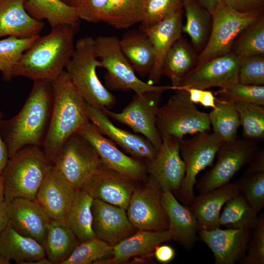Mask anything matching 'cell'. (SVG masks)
I'll list each match as a JSON object with an SVG mask.
<instances>
[{"instance_id":"obj_15","label":"cell","mask_w":264,"mask_h":264,"mask_svg":"<svg viewBox=\"0 0 264 264\" xmlns=\"http://www.w3.org/2000/svg\"><path fill=\"white\" fill-rule=\"evenodd\" d=\"M155 157L146 160L147 172L163 192L169 191L176 195L179 190L186 171L185 164L179 152L181 140L164 136Z\"/></svg>"},{"instance_id":"obj_44","label":"cell","mask_w":264,"mask_h":264,"mask_svg":"<svg viewBox=\"0 0 264 264\" xmlns=\"http://www.w3.org/2000/svg\"><path fill=\"white\" fill-rule=\"evenodd\" d=\"M219 93L223 100L232 103L248 102L264 106V86L237 83L220 88Z\"/></svg>"},{"instance_id":"obj_26","label":"cell","mask_w":264,"mask_h":264,"mask_svg":"<svg viewBox=\"0 0 264 264\" xmlns=\"http://www.w3.org/2000/svg\"><path fill=\"white\" fill-rule=\"evenodd\" d=\"M25 0H0V38H28L39 35L44 23L31 17L24 8Z\"/></svg>"},{"instance_id":"obj_53","label":"cell","mask_w":264,"mask_h":264,"mask_svg":"<svg viewBox=\"0 0 264 264\" xmlns=\"http://www.w3.org/2000/svg\"><path fill=\"white\" fill-rule=\"evenodd\" d=\"M211 14L222 3L221 0H197Z\"/></svg>"},{"instance_id":"obj_46","label":"cell","mask_w":264,"mask_h":264,"mask_svg":"<svg viewBox=\"0 0 264 264\" xmlns=\"http://www.w3.org/2000/svg\"><path fill=\"white\" fill-rule=\"evenodd\" d=\"M247 254L240 261L242 264H264V214L259 217L258 224L253 230L247 248Z\"/></svg>"},{"instance_id":"obj_51","label":"cell","mask_w":264,"mask_h":264,"mask_svg":"<svg viewBox=\"0 0 264 264\" xmlns=\"http://www.w3.org/2000/svg\"><path fill=\"white\" fill-rule=\"evenodd\" d=\"M9 202L5 200L0 202V234L9 223Z\"/></svg>"},{"instance_id":"obj_30","label":"cell","mask_w":264,"mask_h":264,"mask_svg":"<svg viewBox=\"0 0 264 264\" xmlns=\"http://www.w3.org/2000/svg\"><path fill=\"white\" fill-rule=\"evenodd\" d=\"M79 243L65 219H51L44 247L52 264H62Z\"/></svg>"},{"instance_id":"obj_11","label":"cell","mask_w":264,"mask_h":264,"mask_svg":"<svg viewBox=\"0 0 264 264\" xmlns=\"http://www.w3.org/2000/svg\"><path fill=\"white\" fill-rule=\"evenodd\" d=\"M163 93L150 91L135 93L122 111L116 112L106 110L104 112L114 121L129 127L135 133L141 134L157 151L162 143L156 121Z\"/></svg>"},{"instance_id":"obj_20","label":"cell","mask_w":264,"mask_h":264,"mask_svg":"<svg viewBox=\"0 0 264 264\" xmlns=\"http://www.w3.org/2000/svg\"><path fill=\"white\" fill-rule=\"evenodd\" d=\"M50 220L34 200L16 198L9 202L11 226L20 234L37 241L43 246Z\"/></svg>"},{"instance_id":"obj_10","label":"cell","mask_w":264,"mask_h":264,"mask_svg":"<svg viewBox=\"0 0 264 264\" xmlns=\"http://www.w3.org/2000/svg\"><path fill=\"white\" fill-rule=\"evenodd\" d=\"M263 13H243L223 3L212 13V25L205 46L197 57L195 66L230 52L238 36Z\"/></svg>"},{"instance_id":"obj_19","label":"cell","mask_w":264,"mask_h":264,"mask_svg":"<svg viewBox=\"0 0 264 264\" xmlns=\"http://www.w3.org/2000/svg\"><path fill=\"white\" fill-rule=\"evenodd\" d=\"M86 109L90 122L99 131L133 157L151 160L155 157L156 149L145 137L116 127L105 112L87 103Z\"/></svg>"},{"instance_id":"obj_37","label":"cell","mask_w":264,"mask_h":264,"mask_svg":"<svg viewBox=\"0 0 264 264\" xmlns=\"http://www.w3.org/2000/svg\"><path fill=\"white\" fill-rule=\"evenodd\" d=\"M258 212L241 195L230 198L224 205L219 222L230 229L256 228L259 221Z\"/></svg>"},{"instance_id":"obj_56","label":"cell","mask_w":264,"mask_h":264,"mask_svg":"<svg viewBox=\"0 0 264 264\" xmlns=\"http://www.w3.org/2000/svg\"><path fill=\"white\" fill-rule=\"evenodd\" d=\"M11 261L0 254V264H9Z\"/></svg>"},{"instance_id":"obj_7","label":"cell","mask_w":264,"mask_h":264,"mask_svg":"<svg viewBox=\"0 0 264 264\" xmlns=\"http://www.w3.org/2000/svg\"><path fill=\"white\" fill-rule=\"evenodd\" d=\"M175 91L158 110L156 125L161 137L171 136L181 141L187 134L209 131L208 113L197 109L186 90Z\"/></svg>"},{"instance_id":"obj_29","label":"cell","mask_w":264,"mask_h":264,"mask_svg":"<svg viewBox=\"0 0 264 264\" xmlns=\"http://www.w3.org/2000/svg\"><path fill=\"white\" fill-rule=\"evenodd\" d=\"M119 44L135 72L141 77L149 76L154 66L155 53L147 34L140 29L127 31Z\"/></svg>"},{"instance_id":"obj_1","label":"cell","mask_w":264,"mask_h":264,"mask_svg":"<svg viewBox=\"0 0 264 264\" xmlns=\"http://www.w3.org/2000/svg\"><path fill=\"white\" fill-rule=\"evenodd\" d=\"M53 98L51 81H34L20 111L12 118L2 120L0 133L9 158L25 147L42 148L50 122Z\"/></svg>"},{"instance_id":"obj_25","label":"cell","mask_w":264,"mask_h":264,"mask_svg":"<svg viewBox=\"0 0 264 264\" xmlns=\"http://www.w3.org/2000/svg\"><path fill=\"white\" fill-rule=\"evenodd\" d=\"M161 203L169 218L172 240L187 249H191L197 241L199 231L195 216L189 207L180 203L170 191L163 192Z\"/></svg>"},{"instance_id":"obj_27","label":"cell","mask_w":264,"mask_h":264,"mask_svg":"<svg viewBox=\"0 0 264 264\" xmlns=\"http://www.w3.org/2000/svg\"><path fill=\"white\" fill-rule=\"evenodd\" d=\"M172 240L170 230L149 231L138 230L131 236L112 247V258L103 261L119 264L132 257H147L153 254L155 248L162 242Z\"/></svg>"},{"instance_id":"obj_39","label":"cell","mask_w":264,"mask_h":264,"mask_svg":"<svg viewBox=\"0 0 264 264\" xmlns=\"http://www.w3.org/2000/svg\"><path fill=\"white\" fill-rule=\"evenodd\" d=\"M230 52L241 61L256 55H264V17L263 14L236 38Z\"/></svg>"},{"instance_id":"obj_36","label":"cell","mask_w":264,"mask_h":264,"mask_svg":"<svg viewBox=\"0 0 264 264\" xmlns=\"http://www.w3.org/2000/svg\"><path fill=\"white\" fill-rule=\"evenodd\" d=\"M145 0H108L102 22L119 29H127L141 22Z\"/></svg>"},{"instance_id":"obj_50","label":"cell","mask_w":264,"mask_h":264,"mask_svg":"<svg viewBox=\"0 0 264 264\" xmlns=\"http://www.w3.org/2000/svg\"><path fill=\"white\" fill-rule=\"evenodd\" d=\"M3 117V113L0 111V176H1L9 159L8 151L0 133V125Z\"/></svg>"},{"instance_id":"obj_9","label":"cell","mask_w":264,"mask_h":264,"mask_svg":"<svg viewBox=\"0 0 264 264\" xmlns=\"http://www.w3.org/2000/svg\"><path fill=\"white\" fill-rule=\"evenodd\" d=\"M223 142L213 132L196 133L180 141L179 152L186 166L185 176L175 195L182 204L189 205L195 197L194 189L198 174L213 166L217 153Z\"/></svg>"},{"instance_id":"obj_17","label":"cell","mask_w":264,"mask_h":264,"mask_svg":"<svg viewBox=\"0 0 264 264\" xmlns=\"http://www.w3.org/2000/svg\"><path fill=\"white\" fill-rule=\"evenodd\" d=\"M91 210L92 229L95 236L112 247L137 229L123 208L93 199Z\"/></svg>"},{"instance_id":"obj_38","label":"cell","mask_w":264,"mask_h":264,"mask_svg":"<svg viewBox=\"0 0 264 264\" xmlns=\"http://www.w3.org/2000/svg\"><path fill=\"white\" fill-rule=\"evenodd\" d=\"M208 115L213 133L223 142L237 139L240 121L233 103L223 100H216V107Z\"/></svg>"},{"instance_id":"obj_16","label":"cell","mask_w":264,"mask_h":264,"mask_svg":"<svg viewBox=\"0 0 264 264\" xmlns=\"http://www.w3.org/2000/svg\"><path fill=\"white\" fill-rule=\"evenodd\" d=\"M240 64L241 60L231 52L210 60L195 66L176 89L195 88L204 90L232 86L238 83Z\"/></svg>"},{"instance_id":"obj_6","label":"cell","mask_w":264,"mask_h":264,"mask_svg":"<svg viewBox=\"0 0 264 264\" xmlns=\"http://www.w3.org/2000/svg\"><path fill=\"white\" fill-rule=\"evenodd\" d=\"M94 43L97 57L107 70L104 80L108 89L132 90L137 94L174 90L171 85L157 86L141 80L122 52L117 37L99 36L94 38Z\"/></svg>"},{"instance_id":"obj_34","label":"cell","mask_w":264,"mask_h":264,"mask_svg":"<svg viewBox=\"0 0 264 264\" xmlns=\"http://www.w3.org/2000/svg\"><path fill=\"white\" fill-rule=\"evenodd\" d=\"M93 199L83 190L77 191L65 218L68 227L80 242L96 237L92 229Z\"/></svg>"},{"instance_id":"obj_21","label":"cell","mask_w":264,"mask_h":264,"mask_svg":"<svg viewBox=\"0 0 264 264\" xmlns=\"http://www.w3.org/2000/svg\"><path fill=\"white\" fill-rule=\"evenodd\" d=\"M132 181L103 165L82 190L93 199L127 210L134 188Z\"/></svg>"},{"instance_id":"obj_49","label":"cell","mask_w":264,"mask_h":264,"mask_svg":"<svg viewBox=\"0 0 264 264\" xmlns=\"http://www.w3.org/2000/svg\"><path fill=\"white\" fill-rule=\"evenodd\" d=\"M156 259L162 264L171 262L175 258L176 252L174 249L169 245L164 244L157 246L153 253Z\"/></svg>"},{"instance_id":"obj_4","label":"cell","mask_w":264,"mask_h":264,"mask_svg":"<svg viewBox=\"0 0 264 264\" xmlns=\"http://www.w3.org/2000/svg\"><path fill=\"white\" fill-rule=\"evenodd\" d=\"M94 47V38L87 36L79 39L65 70L85 102L103 111L116 104L115 96L103 85L96 72L102 67Z\"/></svg>"},{"instance_id":"obj_33","label":"cell","mask_w":264,"mask_h":264,"mask_svg":"<svg viewBox=\"0 0 264 264\" xmlns=\"http://www.w3.org/2000/svg\"><path fill=\"white\" fill-rule=\"evenodd\" d=\"M243 175L236 181L239 194L259 213L264 208V153L254 155Z\"/></svg>"},{"instance_id":"obj_8","label":"cell","mask_w":264,"mask_h":264,"mask_svg":"<svg viewBox=\"0 0 264 264\" xmlns=\"http://www.w3.org/2000/svg\"><path fill=\"white\" fill-rule=\"evenodd\" d=\"M103 165L94 147L76 133L64 143L51 168L77 191L82 189Z\"/></svg>"},{"instance_id":"obj_5","label":"cell","mask_w":264,"mask_h":264,"mask_svg":"<svg viewBox=\"0 0 264 264\" xmlns=\"http://www.w3.org/2000/svg\"><path fill=\"white\" fill-rule=\"evenodd\" d=\"M51 165L42 148L25 147L9 158L1 175L4 180V200L16 198L35 200L39 187Z\"/></svg>"},{"instance_id":"obj_3","label":"cell","mask_w":264,"mask_h":264,"mask_svg":"<svg viewBox=\"0 0 264 264\" xmlns=\"http://www.w3.org/2000/svg\"><path fill=\"white\" fill-rule=\"evenodd\" d=\"M53 106L42 148L52 164L65 141L90 122L86 102L65 70L51 81Z\"/></svg>"},{"instance_id":"obj_47","label":"cell","mask_w":264,"mask_h":264,"mask_svg":"<svg viewBox=\"0 0 264 264\" xmlns=\"http://www.w3.org/2000/svg\"><path fill=\"white\" fill-rule=\"evenodd\" d=\"M108 0H75L74 7L81 20L91 23L102 21Z\"/></svg>"},{"instance_id":"obj_24","label":"cell","mask_w":264,"mask_h":264,"mask_svg":"<svg viewBox=\"0 0 264 264\" xmlns=\"http://www.w3.org/2000/svg\"><path fill=\"white\" fill-rule=\"evenodd\" d=\"M238 194L236 184L229 182L195 196L188 207L197 220L199 231L220 227L219 220L221 208L227 200Z\"/></svg>"},{"instance_id":"obj_54","label":"cell","mask_w":264,"mask_h":264,"mask_svg":"<svg viewBox=\"0 0 264 264\" xmlns=\"http://www.w3.org/2000/svg\"><path fill=\"white\" fill-rule=\"evenodd\" d=\"M181 89H184L188 92L189 99L192 103L194 104L199 103L202 96V89L195 88H184Z\"/></svg>"},{"instance_id":"obj_40","label":"cell","mask_w":264,"mask_h":264,"mask_svg":"<svg viewBox=\"0 0 264 264\" xmlns=\"http://www.w3.org/2000/svg\"><path fill=\"white\" fill-rule=\"evenodd\" d=\"M40 35L28 38L8 36L0 40V71L6 80L12 78V71L22 54L39 38Z\"/></svg>"},{"instance_id":"obj_43","label":"cell","mask_w":264,"mask_h":264,"mask_svg":"<svg viewBox=\"0 0 264 264\" xmlns=\"http://www.w3.org/2000/svg\"><path fill=\"white\" fill-rule=\"evenodd\" d=\"M182 8V0H145L139 29L152 27Z\"/></svg>"},{"instance_id":"obj_28","label":"cell","mask_w":264,"mask_h":264,"mask_svg":"<svg viewBox=\"0 0 264 264\" xmlns=\"http://www.w3.org/2000/svg\"><path fill=\"white\" fill-rule=\"evenodd\" d=\"M0 254L18 264H33L46 257L42 244L20 234L9 223L0 234Z\"/></svg>"},{"instance_id":"obj_12","label":"cell","mask_w":264,"mask_h":264,"mask_svg":"<svg viewBox=\"0 0 264 264\" xmlns=\"http://www.w3.org/2000/svg\"><path fill=\"white\" fill-rule=\"evenodd\" d=\"M255 150L254 145L246 139L223 142L217 153L215 164L197 181L198 193H204L229 183L240 169L250 162Z\"/></svg>"},{"instance_id":"obj_48","label":"cell","mask_w":264,"mask_h":264,"mask_svg":"<svg viewBox=\"0 0 264 264\" xmlns=\"http://www.w3.org/2000/svg\"><path fill=\"white\" fill-rule=\"evenodd\" d=\"M227 7L243 13H263L264 0H221Z\"/></svg>"},{"instance_id":"obj_18","label":"cell","mask_w":264,"mask_h":264,"mask_svg":"<svg viewBox=\"0 0 264 264\" xmlns=\"http://www.w3.org/2000/svg\"><path fill=\"white\" fill-rule=\"evenodd\" d=\"M200 240L212 251L215 264H234L246 253L250 230L244 229L201 230Z\"/></svg>"},{"instance_id":"obj_23","label":"cell","mask_w":264,"mask_h":264,"mask_svg":"<svg viewBox=\"0 0 264 264\" xmlns=\"http://www.w3.org/2000/svg\"><path fill=\"white\" fill-rule=\"evenodd\" d=\"M182 13L183 8L152 27L139 29L148 36L155 53L154 66L148 76L151 84L160 81L165 56L175 42L181 37Z\"/></svg>"},{"instance_id":"obj_52","label":"cell","mask_w":264,"mask_h":264,"mask_svg":"<svg viewBox=\"0 0 264 264\" xmlns=\"http://www.w3.org/2000/svg\"><path fill=\"white\" fill-rule=\"evenodd\" d=\"M216 98L212 92L205 89L203 90L199 103L206 108H214L216 107Z\"/></svg>"},{"instance_id":"obj_13","label":"cell","mask_w":264,"mask_h":264,"mask_svg":"<svg viewBox=\"0 0 264 264\" xmlns=\"http://www.w3.org/2000/svg\"><path fill=\"white\" fill-rule=\"evenodd\" d=\"M162 193L150 176L144 185L134 187L126 211L130 221L137 230L169 229V218L161 203Z\"/></svg>"},{"instance_id":"obj_2","label":"cell","mask_w":264,"mask_h":264,"mask_svg":"<svg viewBox=\"0 0 264 264\" xmlns=\"http://www.w3.org/2000/svg\"><path fill=\"white\" fill-rule=\"evenodd\" d=\"M79 26L61 24L39 37L22 54L15 66L12 78L24 77L32 80L52 81L66 68L74 50V40Z\"/></svg>"},{"instance_id":"obj_55","label":"cell","mask_w":264,"mask_h":264,"mask_svg":"<svg viewBox=\"0 0 264 264\" xmlns=\"http://www.w3.org/2000/svg\"><path fill=\"white\" fill-rule=\"evenodd\" d=\"M4 201V180L1 176H0V202Z\"/></svg>"},{"instance_id":"obj_31","label":"cell","mask_w":264,"mask_h":264,"mask_svg":"<svg viewBox=\"0 0 264 264\" xmlns=\"http://www.w3.org/2000/svg\"><path fill=\"white\" fill-rule=\"evenodd\" d=\"M27 13L38 21L45 19L51 28L61 24L79 26L80 19L74 6L61 0H25Z\"/></svg>"},{"instance_id":"obj_22","label":"cell","mask_w":264,"mask_h":264,"mask_svg":"<svg viewBox=\"0 0 264 264\" xmlns=\"http://www.w3.org/2000/svg\"><path fill=\"white\" fill-rule=\"evenodd\" d=\"M76 192L51 168L39 187L34 200L51 219H65Z\"/></svg>"},{"instance_id":"obj_35","label":"cell","mask_w":264,"mask_h":264,"mask_svg":"<svg viewBox=\"0 0 264 264\" xmlns=\"http://www.w3.org/2000/svg\"><path fill=\"white\" fill-rule=\"evenodd\" d=\"M186 22L182 32L188 35L193 45L201 48L208 40L212 25V15L197 0H182Z\"/></svg>"},{"instance_id":"obj_45","label":"cell","mask_w":264,"mask_h":264,"mask_svg":"<svg viewBox=\"0 0 264 264\" xmlns=\"http://www.w3.org/2000/svg\"><path fill=\"white\" fill-rule=\"evenodd\" d=\"M238 83L242 84L264 86V55H256L241 61Z\"/></svg>"},{"instance_id":"obj_32","label":"cell","mask_w":264,"mask_h":264,"mask_svg":"<svg viewBox=\"0 0 264 264\" xmlns=\"http://www.w3.org/2000/svg\"><path fill=\"white\" fill-rule=\"evenodd\" d=\"M197 57L182 36L177 40L164 58L161 75L169 78L174 90L196 64Z\"/></svg>"},{"instance_id":"obj_42","label":"cell","mask_w":264,"mask_h":264,"mask_svg":"<svg viewBox=\"0 0 264 264\" xmlns=\"http://www.w3.org/2000/svg\"><path fill=\"white\" fill-rule=\"evenodd\" d=\"M112 246L96 237L80 242L62 264H97L101 259L112 254Z\"/></svg>"},{"instance_id":"obj_14","label":"cell","mask_w":264,"mask_h":264,"mask_svg":"<svg viewBox=\"0 0 264 264\" xmlns=\"http://www.w3.org/2000/svg\"><path fill=\"white\" fill-rule=\"evenodd\" d=\"M77 133L94 147L103 164L107 168L132 181H139L146 178V164L136 158L125 154L91 122Z\"/></svg>"},{"instance_id":"obj_57","label":"cell","mask_w":264,"mask_h":264,"mask_svg":"<svg viewBox=\"0 0 264 264\" xmlns=\"http://www.w3.org/2000/svg\"><path fill=\"white\" fill-rule=\"evenodd\" d=\"M64 3L70 5L74 6L75 0H61Z\"/></svg>"},{"instance_id":"obj_41","label":"cell","mask_w":264,"mask_h":264,"mask_svg":"<svg viewBox=\"0 0 264 264\" xmlns=\"http://www.w3.org/2000/svg\"><path fill=\"white\" fill-rule=\"evenodd\" d=\"M240 118L245 136L250 139L264 138V107L248 102L233 103Z\"/></svg>"}]
</instances>
